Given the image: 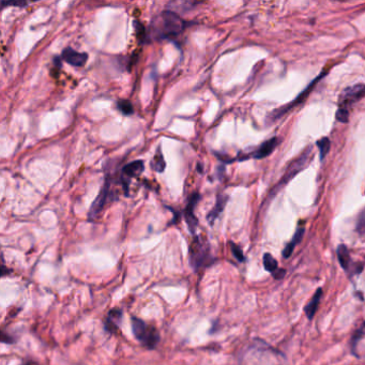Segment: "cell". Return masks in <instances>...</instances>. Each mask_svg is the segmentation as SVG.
Instances as JSON below:
<instances>
[{"label":"cell","instance_id":"cell-8","mask_svg":"<svg viewBox=\"0 0 365 365\" xmlns=\"http://www.w3.org/2000/svg\"><path fill=\"white\" fill-rule=\"evenodd\" d=\"M198 199H199L198 193H194V194H192V196L190 197V200H189V204L187 206V208H185V210H184L185 221H187L188 226H189L190 231L192 233L195 232V228H196V226L198 224V221H197L196 217L194 216V208H195V205L198 202Z\"/></svg>","mask_w":365,"mask_h":365},{"label":"cell","instance_id":"cell-20","mask_svg":"<svg viewBox=\"0 0 365 365\" xmlns=\"http://www.w3.org/2000/svg\"><path fill=\"white\" fill-rule=\"evenodd\" d=\"M317 147L320 152V159L321 160L325 159V156L329 152V150H330V139H329L328 137L321 138L320 140L317 141Z\"/></svg>","mask_w":365,"mask_h":365},{"label":"cell","instance_id":"cell-21","mask_svg":"<svg viewBox=\"0 0 365 365\" xmlns=\"http://www.w3.org/2000/svg\"><path fill=\"white\" fill-rule=\"evenodd\" d=\"M231 249H232L233 255L235 256V258L237 259L239 262H243L245 260V257L244 255H243L241 248L238 245H236L233 242H231Z\"/></svg>","mask_w":365,"mask_h":365},{"label":"cell","instance_id":"cell-1","mask_svg":"<svg viewBox=\"0 0 365 365\" xmlns=\"http://www.w3.org/2000/svg\"><path fill=\"white\" fill-rule=\"evenodd\" d=\"M187 26V21L183 20L177 13L166 10L152 19L148 35L151 39L159 41L170 39L182 33Z\"/></svg>","mask_w":365,"mask_h":365},{"label":"cell","instance_id":"cell-13","mask_svg":"<svg viewBox=\"0 0 365 365\" xmlns=\"http://www.w3.org/2000/svg\"><path fill=\"white\" fill-rule=\"evenodd\" d=\"M321 297H323V289L318 288L316 290V292L314 293V296L311 299V301L307 303V305L304 307V313H305V315L309 319H312L315 316V313H316V311L318 309Z\"/></svg>","mask_w":365,"mask_h":365},{"label":"cell","instance_id":"cell-3","mask_svg":"<svg viewBox=\"0 0 365 365\" xmlns=\"http://www.w3.org/2000/svg\"><path fill=\"white\" fill-rule=\"evenodd\" d=\"M190 259L192 266L196 270L212 262L208 243L196 237L190 246Z\"/></svg>","mask_w":365,"mask_h":365},{"label":"cell","instance_id":"cell-22","mask_svg":"<svg viewBox=\"0 0 365 365\" xmlns=\"http://www.w3.org/2000/svg\"><path fill=\"white\" fill-rule=\"evenodd\" d=\"M336 119H338L342 123L348 122V119H349L348 110L344 109V107H340L338 112H336Z\"/></svg>","mask_w":365,"mask_h":365},{"label":"cell","instance_id":"cell-18","mask_svg":"<svg viewBox=\"0 0 365 365\" xmlns=\"http://www.w3.org/2000/svg\"><path fill=\"white\" fill-rule=\"evenodd\" d=\"M263 266L268 272H271L272 274L278 269L277 261L274 259V257L270 254H264L263 256Z\"/></svg>","mask_w":365,"mask_h":365},{"label":"cell","instance_id":"cell-25","mask_svg":"<svg viewBox=\"0 0 365 365\" xmlns=\"http://www.w3.org/2000/svg\"><path fill=\"white\" fill-rule=\"evenodd\" d=\"M272 275H273V277L275 278V280H282V278L286 275V270L277 269Z\"/></svg>","mask_w":365,"mask_h":365},{"label":"cell","instance_id":"cell-19","mask_svg":"<svg viewBox=\"0 0 365 365\" xmlns=\"http://www.w3.org/2000/svg\"><path fill=\"white\" fill-rule=\"evenodd\" d=\"M117 106L121 113H123L124 115H131L134 113V107L133 104L128 101V100H119L117 102Z\"/></svg>","mask_w":365,"mask_h":365},{"label":"cell","instance_id":"cell-2","mask_svg":"<svg viewBox=\"0 0 365 365\" xmlns=\"http://www.w3.org/2000/svg\"><path fill=\"white\" fill-rule=\"evenodd\" d=\"M133 332L142 345L147 348H154L160 342V333L152 326L146 324L139 318H132Z\"/></svg>","mask_w":365,"mask_h":365},{"label":"cell","instance_id":"cell-14","mask_svg":"<svg viewBox=\"0 0 365 365\" xmlns=\"http://www.w3.org/2000/svg\"><path fill=\"white\" fill-rule=\"evenodd\" d=\"M121 316H122V313H121L120 310L111 311L104 323L105 330L112 332V333L116 332L118 330V324H119Z\"/></svg>","mask_w":365,"mask_h":365},{"label":"cell","instance_id":"cell-15","mask_svg":"<svg viewBox=\"0 0 365 365\" xmlns=\"http://www.w3.org/2000/svg\"><path fill=\"white\" fill-rule=\"evenodd\" d=\"M338 259L341 267L346 272H349L350 267H352V258H350V254L345 245L342 244L338 247Z\"/></svg>","mask_w":365,"mask_h":365},{"label":"cell","instance_id":"cell-5","mask_svg":"<svg viewBox=\"0 0 365 365\" xmlns=\"http://www.w3.org/2000/svg\"><path fill=\"white\" fill-rule=\"evenodd\" d=\"M310 156H311V148L307 149L306 151L304 153H302L301 155H300L295 162H292L290 164L288 169L286 170V173H285L284 177L282 178L281 184H285V183L289 182L291 180V179H292V177L295 176V175H297L299 173V171L301 170L306 165L307 162L310 161Z\"/></svg>","mask_w":365,"mask_h":365},{"label":"cell","instance_id":"cell-4","mask_svg":"<svg viewBox=\"0 0 365 365\" xmlns=\"http://www.w3.org/2000/svg\"><path fill=\"white\" fill-rule=\"evenodd\" d=\"M145 165L142 161H134L130 164H127L122 169H121L120 175V183L123 187V190L127 193L128 187L133 178L138 177L142 171H144Z\"/></svg>","mask_w":365,"mask_h":365},{"label":"cell","instance_id":"cell-6","mask_svg":"<svg viewBox=\"0 0 365 365\" xmlns=\"http://www.w3.org/2000/svg\"><path fill=\"white\" fill-rule=\"evenodd\" d=\"M365 97V85H356L344 90L341 97V107L347 109L354 102ZM348 110V109H347Z\"/></svg>","mask_w":365,"mask_h":365},{"label":"cell","instance_id":"cell-16","mask_svg":"<svg viewBox=\"0 0 365 365\" xmlns=\"http://www.w3.org/2000/svg\"><path fill=\"white\" fill-rule=\"evenodd\" d=\"M227 202V196L226 195H219L217 198V203L214 208L209 212L208 214V221L212 224L214 221L217 220V218L220 216V213L223 211L224 207L226 205Z\"/></svg>","mask_w":365,"mask_h":365},{"label":"cell","instance_id":"cell-7","mask_svg":"<svg viewBox=\"0 0 365 365\" xmlns=\"http://www.w3.org/2000/svg\"><path fill=\"white\" fill-rule=\"evenodd\" d=\"M62 59L73 67H83L88 59V55L86 53L76 52L71 47H67L62 52Z\"/></svg>","mask_w":365,"mask_h":365},{"label":"cell","instance_id":"cell-11","mask_svg":"<svg viewBox=\"0 0 365 365\" xmlns=\"http://www.w3.org/2000/svg\"><path fill=\"white\" fill-rule=\"evenodd\" d=\"M277 144H278V139L276 137L271 138L267 140L266 142H263V144L258 149H256L255 151L253 153H250L248 156L254 157V159H258V160L264 159V157H267L268 155H270L272 152L274 151Z\"/></svg>","mask_w":365,"mask_h":365},{"label":"cell","instance_id":"cell-24","mask_svg":"<svg viewBox=\"0 0 365 365\" xmlns=\"http://www.w3.org/2000/svg\"><path fill=\"white\" fill-rule=\"evenodd\" d=\"M27 2L25 1H2V6H25Z\"/></svg>","mask_w":365,"mask_h":365},{"label":"cell","instance_id":"cell-9","mask_svg":"<svg viewBox=\"0 0 365 365\" xmlns=\"http://www.w3.org/2000/svg\"><path fill=\"white\" fill-rule=\"evenodd\" d=\"M109 190H110V187H109V180L105 181V184L104 187L102 188L101 192H100V194L98 195L97 199L94 202V204H92L91 206V209L89 211V218L92 219L97 217L98 214L101 212V210L103 209V206L105 205L107 198H109Z\"/></svg>","mask_w":365,"mask_h":365},{"label":"cell","instance_id":"cell-23","mask_svg":"<svg viewBox=\"0 0 365 365\" xmlns=\"http://www.w3.org/2000/svg\"><path fill=\"white\" fill-rule=\"evenodd\" d=\"M357 232L360 234H365V210L360 214L357 222Z\"/></svg>","mask_w":365,"mask_h":365},{"label":"cell","instance_id":"cell-10","mask_svg":"<svg viewBox=\"0 0 365 365\" xmlns=\"http://www.w3.org/2000/svg\"><path fill=\"white\" fill-rule=\"evenodd\" d=\"M352 350L355 356L361 357L365 355V323L356 331L352 340Z\"/></svg>","mask_w":365,"mask_h":365},{"label":"cell","instance_id":"cell-17","mask_svg":"<svg viewBox=\"0 0 365 365\" xmlns=\"http://www.w3.org/2000/svg\"><path fill=\"white\" fill-rule=\"evenodd\" d=\"M165 161H164V156L161 153L160 150H157V153L155 154V156L153 157L152 163H151V167L152 169H154L155 171H159V173H162L165 169Z\"/></svg>","mask_w":365,"mask_h":365},{"label":"cell","instance_id":"cell-12","mask_svg":"<svg viewBox=\"0 0 365 365\" xmlns=\"http://www.w3.org/2000/svg\"><path fill=\"white\" fill-rule=\"evenodd\" d=\"M304 233H305L304 227L298 228L296 234L293 235L292 239L290 240V242L287 243V245L285 246V248L283 250V257H284V258H289V257L292 255L293 250H295L296 246L299 244L300 242H301V240L303 238V236H304Z\"/></svg>","mask_w":365,"mask_h":365}]
</instances>
